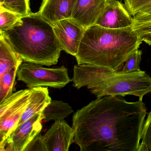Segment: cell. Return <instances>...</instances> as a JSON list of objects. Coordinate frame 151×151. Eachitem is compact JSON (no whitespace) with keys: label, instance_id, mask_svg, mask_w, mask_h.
Returning a JSON list of instances; mask_svg holds the SVG:
<instances>
[{"label":"cell","instance_id":"17","mask_svg":"<svg viewBox=\"0 0 151 151\" xmlns=\"http://www.w3.org/2000/svg\"><path fill=\"white\" fill-rule=\"evenodd\" d=\"M18 68H14L0 78V102L13 93Z\"/></svg>","mask_w":151,"mask_h":151},{"label":"cell","instance_id":"4","mask_svg":"<svg viewBox=\"0 0 151 151\" xmlns=\"http://www.w3.org/2000/svg\"><path fill=\"white\" fill-rule=\"evenodd\" d=\"M90 91L97 99L107 96L134 95L142 100L145 95L151 92V78L141 70L129 73L115 72Z\"/></svg>","mask_w":151,"mask_h":151},{"label":"cell","instance_id":"23","mask_svg":"<svg viewBox=\"0 0 151 151\" xmlns=\"http://www.w3.org/2000/svg\"><path fill=\"white\" fill-rule=\"evenodd\" d=\"M132 28L139 35L151 33V21L139 22L133 20Z\"/></svg>","mask_w":151,"mask_h":151},{"label":"cell","instance_id":"18","mask_svg":"<svg viewBox=\"0 0 151 151\" xmlns=\"http://www.w3.org/2000/svg\"><path fill=\"white\" fill-rule=\"evenodd\" d=\"M142 52L136 50L131 54L123 64L115 72L119 73H129L140 70L139 64L141 60Z\"/></svg>","mask_w":151,"mask_h":151},{"label":"cell","instance_id":"7","mask_svg":"<svg viewBox=\"0 0 151 151\" xmlns=\"http://www.w3.org/2000/svg\"><path fill=\"white\" fill-rule=\"evenodd\" d=\"M42 112L17 126L8 137L1 151H24L27 145L42 130Z\"/></svg>","mask_w":151,"mask_h":151},{"label":"cell","instance_id":"10","mask_svg":"<svg viewBox=\"0 0 151 151\" xmlns=\"http://www.w3.org/2000/svg\"><path fill=\"white\" fill-rule=\"evenodd\" d=\"M43 137L48 151H68L74 142L75 133L64 120H57Z\"/></svg>","mask_w":151,"mask_h":151},{"label":"cell","instance_id":"21","mask_svg":"<svg viewBox=\"0 0 151 151\" xmlns=\"http://www.w3.org/2000/svg\"><path fill=\"white\" fill-rule=\"evenodd\" d=\"M137 151H151V111L145 121Z\"/></svg>","mask_w":151,"mask_h":151},{"label":"cell","instance_id":"11","mask_svg":"<svg viewBox=\"0 0 151 151\" xmlns=\"http://www.w3.org/2000/svg\"><path fill=\"white\" fill-rule=\"evenodd\" d=\"M107 0H77L71 18L87 29L96 24Z\"/></svg>","mask_w":151,"mask_h":151},{"label":"cell","instance_id":"12","mask_svg":"<svg viewBox=\"0 0 151 151\" xmlns=\"http://www.w3.org/2000/svg\"><path fill=\"white\" fill-rule=\"evenodd\" d=\"M77 0H43L38 13L47 22L55 23L72 17Z\"/></svg>","mask_w":151,"mask_h":151},{"label":"cell","instance_id":"1","mask_svg":"<svg viewBox=\"0 0 151 151\" xmlns=\"http://www.w3.org/2000/svg\"><path fill=\"white\" fill-rule=\"evenodd\" d=\"M146 114L140 100L97 99L74 114V142L81 151H137Z\"/></svg>","mask_w":151,"mask_h":151},{"label":"cell","instance_id":"22","mask_svg":"<svg viewBox=\"0 0 151 151\" xmlns=\"http://www.w3.org/2000/svg\"><path fill=\"white\" fill-rule=\"evenodd\" d=\"M24 151H48L43 136L39 134L24 149Z\"/></svg>","mask_w":151,"mask_h":151},{"label":"cell","instance_id":"5","mask_svg":"<svg viewBox=\"0 0 151 151\" xmlns=\"http://www.w3.org/2000/svg\"><path fill=\"white\" fill-rule=\"evenodd\" d=\"M17 80L26 84L29 89L46 86L61 89L72 81L64 66L47 68L32 63H22L17 70Z\"/></svg>","mask_w":151,"mask_h":151},{"label":"cell","instance_id":"20","mask_svg":"<svg viewBox=\"0 0 151 151\" xmlns=\"http://www.w3.org/2000/svg\"><path fill=\"white\" fill-rule=\"evenodd\" d=\"M22 17L11 11L0 8V34L10 29Z\"/></svg>","mask_w":151,"mask_h":151},{"label":"cell","instance_id":"8","mask_svg":"<svg viewBox=\"0 0 151 151\" xmlns=\"http://www.w3.org/2000/svg\"><path fill=\"white\" fill-rule=\"evenodd\" d=\"M52 25L62 50L76 56L86 29L71 18L61 20Z\"/></svg>","mask_w":151,"mask_h":151},{"label":"cell","instance_id":"15","mask_svg":"<svg viewBox=\"0 0 151 151\" xmlns=\"http://www.w3.org/2000/svg\"><path fill=\"white\" fill-rule=\"evenodd\" d=\"M73 112L68 103L62 101L52 100L42 111V119L46 122L64 120Z\"/></svg>","mask_w":151,"mask_h":151},{"label":"cell","instance_id":"16","mask_svg":"<svg viewBox=\"0 0 151 151\" xmlns=\"http://www.w3.org/2000/svg\"><path fill=\"white\" fill-rule=\"evenodd\" d=\"M0 8L22 17L32 13L30 8L29 0H0Z\"/></svg>","mask_w":151,"mask_h":151},{"label":"cell","instance_id":"2","mask_svg":"<svg viewBox=\"0 0 151 151\" xmlns=\"http://www.w3.org/2000/svg\"><path fill=\"white\" fill-rule=\"evenodd\" d=\"M142 42L132 27L112 29L94 24L86 30L75 57L78 64H92L115 71Z\"/></svg>","mask_w":151,"mask_h":151},{"label":"cell","instance_id":"19","mask_svg":"<svg viewBox=\"0 0 151 151\" xmlns=\"http://www.w3.org/2000/svg\"><path fill=\"white\" fill-rule=\"evenodd\" d=\"M126 9L132 16L151 11V0H124Z\"/></svg>","mask_w":151,"mask_h":151},{"label":"cell","instance_id":"9","mask_svg":"<svg viewBox=\"0 0 151 151\" xmlns=\"http://www.w3.org/2000/svg\"><path fill=\"white\" fill-rule=\"evenodd\" d=\"M132 18L124 4L117 0H107L95 24L108 29H123L131 27Z\"/></svg>","mask_w":151,"mask_h":151},{"label":"cell","instance_id":"3","mask_svg":"<svg viewBox=\"0 0 151 151\" xmlns=\"http://www.w3.org/2000/svg\"><path fill=\"white\" fill-rule=\"evenodd\" d=\"M0 35L26 62L55 65L62 50L52 24L38 13L22 17L12 28Z\"/></svg>","mask_w":151,"mask_h":151},{"label":"cell","instance_id":"25","mask_svg":"<svg viewBox=\"0 0 151 151\" xmlns=\"http://www.w3.org/2000/svg\"><path fill=\"white\" fill-rule=\"evenodd\" d=\"M141 41H144L149 45H151V33L139 35Z\"/></svg>","mask_w":151,"mask_h":151},{"label":"cell","instance_id":"24","mask_svg":"<svg viewBox=\"0 0 151 151\" xmlns=\"http://www.w3.org/2000/svg\"><path fill=\"white\" fill-rule=\"evenodd\" d=\"M132 20L133 21L139 22H147L151 21V11L145 14L137 15L133 17Z\"/></svg>","mask_w":151,"mask_h":151},{"label":"cell","instance_id":"13","mask_svg":"<svg viewBox=\"0 0 151 151\" xmlns=\"http://www.w3.org/2000/svg\"><path fill=\"white\" fill-rule=\"evenodd\" d=\"M30 101L18 126L38 113L42 112L52 99L47 87L43 86L30 88Z\"/></svg>","mask_w":151,"mask_h":151},{"label":"cell","instance_id":"6","mask_svg":"<svg viewBox=\"0 0 151 151\" xmlns=\"http://www.w3.org/2000/svg\"><path fill=\"white\" fill-rule=\"evenodd\" d=\"M30 89L20 90L0 102V146L18 126L30 101Z\"/></svg>","mask_w":151,"mask_h":151},{"label":"cell","instance_id":"14","mask_svg":"<svg viewBox=\"0 0 151 151\" xmlns=\"http://www.w3.org/2000/svg\"><path fill=\"white\" fill-rule=\"evenodd\" d=\"M23 60L6 38L0 35V78L14 68H19Z\"/></svg>","mask_w":151,"mask_h":151}]
</instances>
